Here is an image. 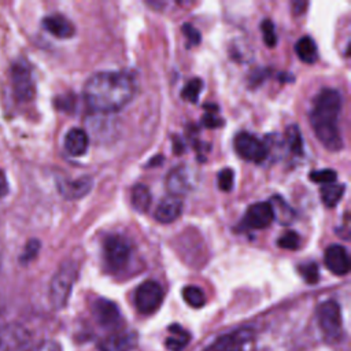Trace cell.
Returning a JSON list of instances; mask_svg holds the SVG:
<instances>
[{
  "mask_svg": "<svg viewBox=\"0 0 351 351\" xmlns=\"http://www.w3.org/2000/svg\"><path fill=\"white\" fill-rule=\"evenodd\" d=\"M306 7H307L306 1H295L293 3V12L295 14H302Z\"/></svg>",
  "mask_w": 351,
  "mask_h": 351,
  "instance_id": "36",
  "label": "cell"
},
{
  "mask_svg": "<svg viewBox=\"0 0 351 351\" xmlns=\"http://www.w3.org/2000/svg\"><path fill=\"white\" fill-rule=\"evenodd\" d=\"M151 192L144 184H136L130 193V203L138 213H147L151 206Z\"/></svg>",
  "mask_w": 351,
  "mask_h": 351,
  "instance_id": "21",
  "label": "cell"
},
{
  "mask_svg": "<svg viewBox=\"0 0 351 351\" xmlns=\"http://www.w3.org/2000/svg\"><path fill=\"white\" fill-rule=\"evenodd\" d=\"M317 317L319 328L329 340L339 339L341 333L340 306L335 300H326L318 306Z\"/></svg>",
  "mask_w": 351,
  "mask_h": 351,
  "instance_id": "8",
  "label": "cell"
},
{
  "mask_svg": "<svg viewBox=\"0 0 351 351\" xmlns=\"http://www.w3.org/2000/svg\"><path fill=\"white\" fill-rule=\"evenodd\" d=\"M182 298L193 308H200L206 304V295L196 285H186L182 289Z\"/></svg>",
  "mask_w": 351,
  "mask_h": 351,
  "instance_id": "23",
  "label": "cell"
},
{
  "mask_svg": "<svg viewBox=\"0 0 351 351\" xmlns=\"http://www.w3.org/2000/svg\"><path fill=\"white\" fill-rule=\"evenodd\" d=\"M261 29H262V36H263V41L266 43L267 47L273 48L277 44V34H276V29L274 25L270 19H265L261 23Z\"/></svg>",
  "mask_w": 351,
  "mask_h": 351,
  "instance_id": "28",
  "label": "cell"
},
{
  "mask_svg": "<svg viewBox=\"0 0 351 351\" xmlns=\"http://www.w3.org/2000/svg\"><path fill=\"white\" fill-rule=\"evenodd\" d=\"M93 186V180L89 176H82L77 180H59L58 189L64 199L75 200L81 199L90 192Z\"/></svg>",
  "mask_w": 351,
  "mask_h": 351,
  "instance_id": "13",
  "label": "cell"
},
{
  "mask_svg": "<svg viewBox=\"0 0 351 351\" xmlns=\"http://www.w3.org/2000/svg\"><path fill=\"white\" fill-rule=\"evenodd\" d=\"M163 302V289L159 282L154 280H147L141 282L134 292V304L138 313L152 314L155 313Z\"/></svg>",
  "mask_w": 351,
  "mask_h": 351,
  "instance_id": "5",
  "label": "cell"
},
{
  "mask_svg": "<svg viewBox=\"0 0 351 351\" xmlns=\"http://www.w3.org/2000/svg\"><path fill=\"white\" fill-rule=\"evenodd\" d=\"M203 125L207 128H217L221 125V119L213 114H204Z\"/></svg>",
  "mask_w": 351,
  "mask_h": 351,
  "instance_id": "34",
  "label": "cell"
},
{
  "mask_svg": "<svg viewBox=\"0 0 351 351\" xmlns=\"http://www.w3.org/2000/svg\"><path fill=\"white\" fill-rule=\"evenodd\" d=\"M295 52L302 62L308 64L315 63L318 59V49L315 41L310 36H303L296 41Z\"/></svg>",
  "mask_w": 351,
  "mask_h": 351,
  "instance_id": "20",
  "label": "cell"
},
{
  "mask_svg": "<svg viewBox=\"0 0 351 351\" xmlns=\"http://www.w3.org/2000/svg\"><path fill=\"white\" fill-rule=\"evenodd\" d=\"M27 351H62V348L53 340H44V341L36 344L34 347L29 348Z\"/></svg>",
  "mask_w": 351,
  "mask_h": 351,
  "instance_id": "33",
  "label": "cell"
},
{
  "mask_svg": "<svg viewBox=\"0 0 351 351\" xmlns=\"http://www.w3.org/2000/svg\"><path fill=\"white\" fill-rule=\"evenodd\" d=\"M189 339V333L182 326H180L178 324H173L171 326H169V336L166 337L165 346L170 351H182L188 346Z\"/></svg>",
  "mask_w": 351,
  "mask_h": 351,
  "instance_id": "19",
  "label": "cell"
},
{
  "mask_svg": "<svg viewBox=\"0 0 351 351\" xmlns=\"http://www.w3.org/2000/svg\"><path fill=\"white\" fill-rule=\"evenodd\" d=\"M234 149L240 158L254 163H261L267 156V147L265 143L248 132L236 134Z\"/></svg>",
  "mask_w": 351,
  "mask_h": 351,
  "instance_id": "7",
  "label": "cell"
},
{
  "mask_svg": "<svg viewBox=\"0 0 351 351\" xmlns=\"http://www.w3.org/2000/svg\"><path fill=\"white\" fill-rule=\"evenodd\" d=\"M11 82L14 95L21 101L32 100L34 96V80L29 64L23 60L14 63L11 70Z\"/></svg>",
  "mask_w": 351,
  "mask_h": 351,
  "instance_id": "6",
  "label": "cell"
},
{
  "mask_svg": "<svg viewBox=\"0 0 351 351\" xmlns=\"http://www.w3.org/2000/svg\"><path fill=\"white\" fill-rule=\"evenodd\" d=\"M337 178V173L332 169H322V170H314L310 173V180L317 184L329 185L333 184Z\"/></svg>",
  "mask_w": 351,
  "mask_h": 351,
  "instance_id": "26",
  "label": "cell"
},
{
  "mask_svg": "<svg viewBox=\"0 0 351 351\" xmlns=\"http://www.w3.org/2000/svg\"><path fill=\"white\" fill-rule=\"evenodd\" d=\"M325 266L336 276H346L350 271V258L347 250L340 244H332L324 254Z\"/></svg>",
  "mask_w": 351,
  "mask_h": 351,
  "instance_id": "12",
  "label": "cell"
},
{
  "mask_svg": "<svg viewBox=\"0 0 351 351\" xmlns=\"http://www.w3.org/2000/svg\"><path fill=\"white\" fill-rule=\"evenodd\" d=\"M92 314L101 328L115 330L121 326V311L118 306L108 299L97 298L92 304Z\"/></svg>",
  "mask_w": 351,
  "mask_h": 351,
  "instance_id": "9",
  "label": "cell"
},
{
  "mask_svg": "<svg viewBox=\"0 0 351 351\" xmlns=\"http://www.w3.org/2000/svg\"><path fill=\"white\" fill-rule=\"evenodd\" d=\"M137 344L134 332H115L99 341L100 351H132Z\"/></svg>",
  "mask_w": 351,
  "mask_h": 351,
  "instance_id": "14",
  "label": "cell"
},
{
  "mask_svg": "<svg viewBox=\"0 0 351 351\" xmlns=\"http://www.w3.org/2000/svg\"><path fill=\"white\" fill-rule=\"evenodd\" d=\"M181 29H182L184 36L186 37V40H188V43H189V47H191V45H197V44L200 43V40H202L200 32H199L193 25H191V23H184Z\"/></svg>",
  "mask_w": 351,
  "mask_h": 351,
  "instance_id": "31",
  "label": "cell"
},
{
  "mask_svg": "<svg viewBox=\"0 0 351 351\" xmlns=\"http://www.w3.org/2000/svg\"><path fill=\"white\" fill-rule=\"evenodd\" d=\"M7 192H8V182L3 170H0V197L7 195Z\"/></svg>",
  "mask_w": 351,
  "mask_h": 351,
  "instance_id": "35",
  "label": "cell"
},
{
  "mask_svg": "<svg viewBox=\"0 0 351 351\" xmlns=\"http://www.w3.org/2000/svg\"><path fill=\"white\" fill-rule=\"evenodd\" d=\"M274 221L270 202H256L251 204L244 215V225L251 229H265Z\"/></svg>",
  "mask_w": 351,
  "mask_h": 351,
  "instance_id": "11",
  "label": "cell"
},
{
  "mask_svg": "<svg viewBox=\"0 0 351 351\" xmlns=\"http://www.w3.org/2000/svg\"><path fill=\"white\" fill-rule=\"evenodd\" d=\"M89 147V138L84 129L73 128L64 136V149L71 156H82Z\"/></svg>",
  "mask_w": 351,
  "mask_h": 351,
  "instance_id": "17",
  "label": "cell"
},
{
  "mask_svg": "<svg viewBox=\"0 0 351 351\" xmlns=\"http://www.w3.org/2000/svg\"><path fill=\"white\" fill-rule=\"evenodd\" d=\"M299 271H300L303 280L308 284H315L319 280V270H318V266L315 262L302 265L299 267Z\"/></svg>",
  "mask_w": 351,
  "mask_h": 351,
  "instance_id": "29",
  "label": "cell"
},
{
  "mask_svg": "<svg viewBox=\"0 0 351 351\" xmlns=\"http://www.w3.org/2000/svg\"><path fill=\"white\" fill-rule=\"evenodd\" d=\"M43 26L47 32H49L56 38H70L74 36V32H75L73 23L67 18L59 14L45 16L43 19Z\"/></svg>",
  "mask_w": 351,
  "mask_h": 351,
  "instance_id": "16",
  "label": "cell"
},
{
  "mask_svg": "<svg viewBox=\"0 0 351 351\" xmlns=\"http://www.w3.org/2000/svg\"><path fill=\"white\" fill-rule=\"evenodd\" d=\"M78 266L74 261H67L60 265L53 274L49 285V299L55 308H63L67 304L73 284L77 278Z\"/></svg>",
  "mask_w": 351,
  "mask_h": 351,
  "instance_id": "3",
  "label": "cell"
},
{
  "mask_svg": "<svg viewBox=\"0 0 351 351\" xmlns=\"http://www.w3.org/2000/svg\"><path fill=\"white\" fill-rule=\"evenodd\" d=\"M103 254L107 267L111 271H118L128 265L132 255V245L125 237L119 234H110L104 240Z\"/></svg>",
  "mask_w": 351,
  "mask_h": 351,
  "instance_id": "4",
  "label": "cell"
},
{
  "mask_svg": "<svg viewBox=\"0 0 351 351\" xmlns=\"http://www.w3.org/2000/svg\"><path fill=\"white\" fill-rule=\"evenodd\" d=\"M277 244L280 248H284V250H298L299 245H300V237L298 233L295 232H287L284 233L278 240H277Z\"/></svg>",
  "mask_w": 351,
  "mask_h": 351,
  "instance_id": "30",
  "label": "cell"
},
{
  "mask_svg": "<svg viewBox=\"0 0 351 351\" xmlns=\"http://www.w3.org/2000/svg\"><path fill=\"white\" fill-rule=\"evenodd\" d=\"M182 207H184V203L181 200V197L178 196H167V197H163L159 204L156 206L155 208V218L156 221L162 222V223H170V222H174L182 213Z\"/></svg>",
  "mask_w": 351,
  "mask_h": 351,
  "instance_id": "15",
  "label": "cell"
},
{
  "mask_svg": "<svg viewBox=\"0 0 351 351\" xmlns=\"http://www.w3.org/2000/svg\"><path fill=\"white\" fill-rule=\"evenodd\" d=\"M287 138H288V144H289L291 151L295 155H303V140H302L300 130L296 125H292V126L288 128Z\"/></svg>",
  "mask_w": 351,
  "mask_h": 351,
  "instance_id": "25",
  "label": "cell"
},
{
  "mask_svg": "<svg viewBox=\"0 0 351 351\" xmlns=\"http://www.w3.org/2000/svg\"><path fill=\"white\" fill-rule=\"evenodd\" d=\"M233 182H234V173H233L232 169L225 167V169H222V170L218 173L217 184H218V188H219L221 191H223V192L232 191Z\"/></svg>",
  "mask_w": 351,
  "mask_h": 351,
  "instance_id": "27",
  "label": "cell"
},
{
  "mask_svg": "<svg viewBox=\"0 0 351 351\" xmlns=\"http://www.w3.org/2000/svg\"><path fill=\"white\" fill-rule=\"evenodd\" d=\"M167 189L171 192L173 196H181L189 191V178L186 176V170L184 167L173 169L166 180Z\"/></svg>",
  "mask_w": 351,
  "mask_h": 351,
  "instance_id": "18",
  "label": "cell"
},
{
  "mask_svg": "<svg viewBox=\"0 0 351 351\" xmlns=\"http://www.w3.org/2000/svg\"><path fill=\"white\" fill-rule=\"evenodd\" d=\"M341 106L340 92L333 88H324L315 95L310 111V122L315 137L332 152L340 151L344 147L339 126Z\"/></svg>",
  "mask_w": 351,
  "mask_h": 351,
  "instance_id": "2",
  "label": "cell"
},
{
  "mask_svg": "<svg viewBox=\"0 0 351 351\" xmlns=\"http://www.w3.org/2000/svg\"><path fill=\"white\" fill-rule=\"evenodd\" d=\"M252 335L248 328L237 329L218 337L206 351H244V347L252 340Z\"/></svg>",
  "mask_w": 351,
  "mask_h": 351,
  "instance_id": "10",
  "label": "cell"
},
{
  "mask_svg": "<svg viewBox=\"0 0 351 351\" xmlns=\"http://www.w3.org/2000/svg\"><path fill=\"white\" fill-rule=\"evenodd\" d=\"M344 191H346L344 184L325 185V186L321 188V199H322V202L326 207L332 208V207L337 206V203L341 200V197L344 195Z\"/></svg>",
  "mask_w": 351,
  "mask_h": 351,
  "instance_id": "22",
  "label": "cell"
},
{
  "mask_svg": "<svg viewBox=\"0 0 351 351\" xmlns=\"http://www.w3.org/2000/svg\"><path fill=\"white\" fill-rule=\"evenodd\" d=\"M202 88H203V81L200 78H192L182 88L181 96H182V99H185L191 103H197Z\"/></svg>",
  "mask_w": 351,
  "mask_h": 351,
  "instance_id": "24",
  "label": "cell"
},
{
  "mask_svg": "<svg viewBox=\"0 0 351 351\" xmlns=\"http://www.w3.org/2000/svg\"><path fill=\"white\" fill-rule=\"evenodd\" d=\"M137 92L134 77L126 71L95 73L84 86V99L97 112H115L128 106Z\"/></svg>",
  "mask_w": 351,
  "mask_h": 351,
  "instance_id": "1",
  "label": "cell"
},
{
  "mask_svg": "<svg viewBox=\"0 0 351 351\" xmlns=\"http://www.w3.org/2000/svg\"><path fill=\"white\" fill-rule=\"evenodd\" d=\"M38 250H40V241H38V240H30V241L26 244L25 251H23V255H22L21 259H22L23 262L32 261V259L37 255Z\"/></svg>",
  "mask_w": 351,
  "mask_h": 351,
  "instance_id": "32",
  "label": "cell"
}]
</instances>
